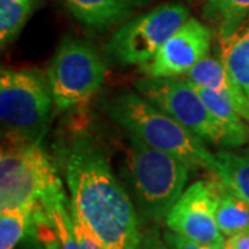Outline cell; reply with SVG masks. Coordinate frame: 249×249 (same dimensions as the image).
<instances>
[{
  "instance_id": "cell-1",
  "label": "cell",
  "mask_w": 249,
  "mask_h": 249,
  "mask_svg": "<svg viewBox=\"0 0 249 249\" xmlns=\"http://www.w3.org/2000/svg\"><path fill=\"white\" fill-rule=\"evenodd\" d=\"M71 204L106 249H137L142 231L132 196L112 173L106 152L88 137L62 148Z\"/></svg>"
},
{
  "instance_id": "cell-2",
  "label": "cell",
  "mask_w": 249,
  "mask_h": 249,
  "mask_svg": "<svg viewBox=\"0 0 249 249\" xmlns=\"http://www.w3.org/2000/svg\"><path fill=\"white\" fill-rule=\"evenodd\" d=\"M109 118L134 137L157 150L176 157L190 169L217 175L216 155L186 126L133 91H121L106 104Z\"/></svg>"
},
{
  "instance_id": "cell-3",
  "label": "cell",
  "mask_w": 249,
  "mask_h": 249,
  "mask_svg": "<svg viewBox=\"0 0 249 249\" xmlns=\"http://www.w3.org/2000/svg\"><path fill=\"white\" fill-rule=\"evenodd\" d=\"M127 139L124 176L134 205L147 220H165L172 206L184 193L190 168L176 157L154 148L132 134Z\"/></svg>"
},
{
  "instance_id": "cell-4",
  "label": "cell",
  "mask_w": 249,
  "mask_h": 249,
  "mask_svg": "<svg viewBox=\"0 0 249 249\" xmlns=\"http://www.w3.org/2000/svg\"><path fill=\"white\" fill-rule=\"evenodd\" d=\"M54 100L47 75L37 70H1L0 122L6 145L35 144L47 132Z\"/></svg>"
},
{
  "instance_id": "cell-5",
  "label": "cell",
  "mask_w": 249,
  "mask_h": 249,
  "mask_svg": "<svg viewBox=\"0 0 249 249\" xmlns=\"http://www.w3.org/2000/svg\"><path fill=\"white\" fill-rule=\"evenodd\" d=\"M134 89L204 142L219 147L242 145L235 134L206 107L198 90L183 78L144 76L134 82Z\"/></svg>"
},
{
  "instance_id": "cell-6",
  "label": "cell",
  "mask_w": 249,
  "mask_h": 249,
  "mask_svg": "<svg viewBox=\"0 0 249 249\" xmlns=\"http://www.w3.org/2000/svg\"><path fill=\"white\" fill-rule=\"evenodd\" d=\"M60 181L52 160L39 142L3 147L0 154V211L35 209Z\"/></svg>"
},
{
  "instance_id": "cell-7",
  "label": "cell",
  "mask_w": 249,
  "mask_h": 249,
  "mask_svg": "<svg viewBox=\"0 0 249 249\" xmlns=\"http://www.w3.org/2000/svg\"><path fill=\"white\" fill-rule=\"evenodd\" d=\"M106 73V62L93 46L79 39H65L47 70L55 108L65 111L86 101L103 86Z\"/></svg>"
},
{
  "instance_id": "cell-8",
  "label": "cell",
  "mask_w": 249,
  "mask_h": 249,
  "mask_svg": "<svg viewBox=\"0 0 249 249\" xmlns=\"http://www.w3.org/2000/svg\"><path fill=\"white\" fill-rule=\"evenodd\" d=\"M190 18V11L180 3H163L127 21L106 46L112 61L129 67H142L151 61L165 42Z\"/></svg>"
},
{
  "instance_id": "cell-9",
  "label": "cell",
  "mask_w": 249,
  "mask_h": 249,
  "mask_svg": "<svg viewBox=\"0 0 249 249\" xmlns=\"http://www.w3.org/2000/svg\"><path fill=\"white\" fill-rule=\"evenodd\" d=\"M216 196L212 181L199 180L193 183L180 196L165 217L170 231L208 248L223 244V235L216 223Z\"/></svg>"
},
{
  "instance_id": "cell-10",
  "label": "cell",
  "mask_w": 249,
  "mask_h": 249,
  "mask_svg": "<svg viewBox=\"0 0 249 249\" xmlns=\"http://www.w3.org/2000/svg\"><path fill=\"white\" fill-rule=\"evenodd\" d=\"M211 43V29L199 19L188 18L165 42L151 61L140 67V71L144 76L150 78L183 76L208 57Z\"/></svg>"
},
{
  "instance_id": "cell-11",
  "label": "cell",
  "mask_w": 249,
  "mask_h": 249,
  "mask_svg": "<svg viewBox=\"0 0 249 249\" xmlns=\"http://www.w3.org/2000/svg\"><path fill=\"white\" fill-rule=\"evenodd\" d=\"M180 78L187 80L193 86L206 88L222 96L232 98L237 104L240 115L249 124V98L234 82L222 60H216L208 55Z\"/></svg>"
},
{
  "instance_id": "cell-12",
  "label": "cell",
  "mask_w": 249,
  "mask_h": 249,
  "mask_svg": "<svg viewBox=\"0 0 249 249\" xmlns=\"http://www.w3.org/2000/svg\"><path fill=\"white\" fill-rule=\"evenodd\" d=\"M39 205L50 223L55 249H79L72 220L71 201L64 194L61 181L40 199Z\"/></svg>"
},
{
  "instance_id": "cell-13",
  "label": "cell",
  "mask_w": 249,
  "mask_h": 249,
  "mask_svg": "<svg viewBox=\"0 0 249 249\" xmlns=\"http://www.w3.org/2000/svg\"><path fill=\"white\" fill-rule=\"evenodd\" d=\"M220 60L249 98V16L230 35L220 37Z\"/></svg>"
},
{
  "instance_id": "cell-14",
  "label": "cell",
  "mask_w": 249,
  "mask_h": 249,
  "mask_svg": "<svg viewBox=\"0 0 249 249\" xmlns=\"http://www.w3.org/2000/svg\"><path fill=\"white\" fill-rule=\"evenodd\" d=\"M71 13L82 24L94 29L115 25L130 14V0H64Z\"/></svg>"
},
{
  "instance_id": "cell-15",
  "label": "cell",
  "mask_w": 249,
  "mask_h": 249,
  "mask_svg": "<svg viewBox=\"0 0 249 249\" xmlns=\"http://www.w3.org/2000/svg\"><path fill=\"white\" fill-rule=\"evenodd\" d=\"M216 178V176H214ZM216 196V223L226 238L249 231V205L219 178L211 180Z\"/></svg>"
},
{
  "instance_id": "cell-16",
  "label": "cell",
  "mask_w": 249,
  "mask_h": 249,
  "mask_svg": "<svg viewBox=\"0 0 249 249\" xmlns=\"http://www.w3.org/2000/svg\"><path fill=\"white\" fill-rule=\"evenodd\" d=\"M217 175L220 181L249 205V157L232 151H217Z\"/></svg>"
},
{
  "instance_id": "cell-17",
  "label": "cell",
  "mask_w": 249,
  "mask_h": 249,
  "mask_svg": "<svg viewBox=\"0 0 249 249\" xmlns=\"http://www.w3.org/2000/svg\"><path fill=\"white\" fill-rule=\"evenodd\" d=\"M37 6V0H0V46L14 42Z\"/></svg>"
},
{
  "instance_id": "cell-18",
  "label": "cell",
  "mask_w": 249,
  "mask_h": 249,
  "mask_svg": "<svg viewBox=\"0 0 249 249\" xmlns=\"http://www.w3.org/2000/svg\"><path fill=\"white\" fill-rule=\"evenodd\" d=\"M204 14L219 24V36L224 37L249 16V0H206Z\"/></svg>"
},
{
  "instance_id": "cell-19",
  "label": "cell",
  "mask_w": 249,
  "mask_h": 249,
  "mask_svg": "<svg viewBox=\"0 0 249 249\" xmlns=\"http://www.w3.org/2000/svg\"><path fill=\"white\" fill-rule=\"evenodd\" d=\"M35 209L0 211V249H14L25 235Z\"/></svg>"
},
{
  "instance_id": "cell-20",
  "label": "cell",
  "mask_w": 249,
  "mask_h": 249,
  "mask_svg": "<svg viewBox=\"0 0 249 249\" xmlns=\"http://www.w3.org/2000/svg\"><path fill=\"white\" fill-rule=\"evenodd\" d=\"M71 213L72 220H73V229H75V234H76V240H78V244H79V249H106L97 237L93 234V231L86 226V223L82 220V217L75 211L72 204Z\"/></svg>"
},
{
  "instance_id": "cell-21",
  "label": "cell",
  "mask_w": 249,
  "mask_h": 249,
  "mask_svg": "<svg viewBox=\"0 0 249 249\" xmlns=\"http://www.w3.org/2000/svg\"><path fill=\"white\" fill-rule=\"evenodd\" d=\"M163 240L168 244V247L170 249H211L205 247V245L198 244V242L188 240V238L180 235V234L170 231V230L163 232Z\"/></svg>"
},
{
  "instance_id": "cell-22",
  "label": "cell",
  "mask_w": 249,
  "mask_h": 249,
  "mask_svg": "<svg viewBox=\"0 0 249 249\" xmlns=\"http://www.w3.org/2000/svg\"><path fill=\"white\" fill-rule=\"evenodd\" d=\"M137 249H170L163 238H160V231L157 229H147L142 231V240Z\"/></svg>"
},
{
  "instance_id": "cell-23",
  "label": "cell",
  "mask_w": 249,
  "mask_h": 249,
  "mask_svg": "<svg viewBox=\"0 0 249 249\" xmlns=\"http://www.w3.org/2000/svg\"><path fill=\"white\" fill-rule=\"evenodd\" d=\"M229 249H249V231L240 232L226 240Z\"/></svg>"
},
{
  "instance_id": "cell-24",
  "label": "cell",
  "mask_w": 249,
  "mask_h": 249,
  "mask_svg": "<svg viewBox=\"0 0 249 249\" xmlns=\"http://www.w3.org/2000/svg\"><path fill=\"white\" fill-rule=\"evenodd\" d=\"M132 3H133V6H145V4H148V3H151L152 0H130Z\"/></svg>"
},
{
  "instance_id": "cell-25",
  "label": "cell",
  "mask_w": 249,
  "mask_h": 249,
  "mask_svg": "<svg viewBox=\"0 0 249 249\" xmlns=\"http://www.w3.org/2000/svg\"><path fill=\"white\" fill-rule=\"evenodd\" d=\"M211 249H229V247H227V244H226V241H224L223 244L217 245V247H213V248H211Z\"/></svg>"
}]
</instances>
